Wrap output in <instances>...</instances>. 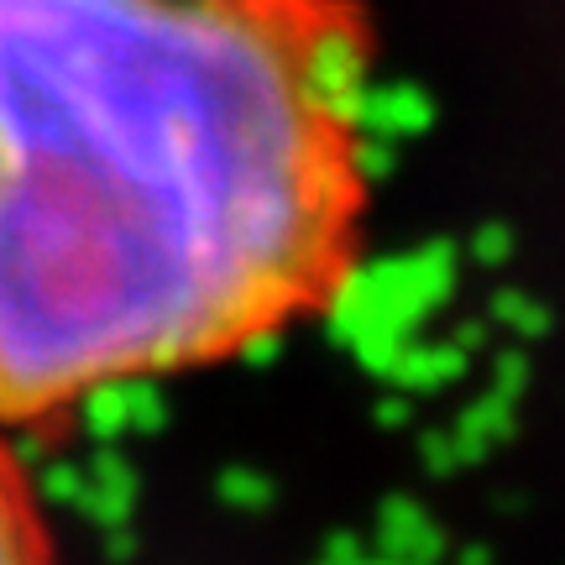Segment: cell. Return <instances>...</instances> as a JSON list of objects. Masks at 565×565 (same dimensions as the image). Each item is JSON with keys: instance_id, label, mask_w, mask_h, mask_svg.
<instances>
[{"instance_id": "obj_1", "label": "cell", "mask_w": 565, "mask_h": 565, "mask_svg": "<svg viewBox=\"0 0 565 565\" xmlns=\"http://www.w3.org/2000/svg\"><path fill=\"white\" fill-rule=\"evenodd\" d=\"M362 79L345 0H0V429L320 309Z\"/></svg>"}, {"instance_id": "obj_2", "label": "cell", "mask_w": 565, "mask_h": 565, "mask_svg": "<svg viewBox=\"0 0 565 565\" xmlns=\"http://www.w3.org/2000/svg\"><path fill=\"white\" fill-rule=\"evenodd\" d=\"M0 565H53V540L42 524L38 492L0 429Z\"/></svg>"}]
</instances>
